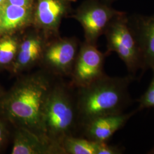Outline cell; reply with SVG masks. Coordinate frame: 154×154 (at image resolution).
Listing matches in <instances>:
<instances>
[{
	"label": "cell",
	"mask_w": 154,
	"mask_h": 154,
	"mask_svg": "<svg viewBox=\"0 0 154 154\" xmlns=\"http://www.w3.org/2000/svg\"><path fill=\"white\" fill-rule=\"evenodd\" d=\"M16 129L11 154H64L61 149L33 132L23 128Z\"/></svg>",
	"instance_id": "30bf717a"
},
{
	"label": "cell",
	"mask_w": 154,
	"mask_h": 154,
	"mask_svg": "<svg viewBox=\"0 0 154 154\" xmlns=\"http://www.w3.org/2000/svg\"><path fill=\"white\" fill-rule=\"evenodd\" d=\"M0 31L9 32L20 28L25 23L28 17V7L8 4L1 7Z\"/></svg>",
	"instance_id": "7c38bea8"
},
{
	"label": "cell",
	"mask_w": 154,
	"mask_h": 154,
	"mask_svg": "<svg viewBox=\"0 0 154 154\" xmlns=\"http://www.w3.org/2000/svg\"><path fill=\"white\" fill-rule=\"evenodd\" d=\"M134 78L104 75L88 86L78 88L76 100L78 121L85 126L104 116L123 113L131 99L128 87Z\"/></svg>",
	"instance_id": "7a4b0ae2"
},
{
	"label": "cell",
	"mask_w": 154,
	"mask_h": 154,
	"mask_svg": "<svg viewBox=\"0 0 154 154\" xmlns=\"http://www.w3.org/2000/svg\"><path fill=\"white\" fill-rule=\"evenodd\" d=\"M107 52L114 51L123 61L129 75L135 78L140 70H145L142 55L125 13L117 17L106 29Z\"/></svg>",
	"instance_id": "277c9868"
},
{
	"label": "cell",
	"mask_w": 154,
	"mask_h": 154,
	"mask_svg": "<svg viewBox=\"0 0 154 154\" xmlns=\"http://www.w3.org/2000/svg\"><path fill=\"white\" fill-rule=\"evenodd\" d=\"M150 153H151V154H154V149H153V150H152V151H151Z\"/></svg>",
	"instance_id": "7402d4cb"
},
{
	"label": "cell",
	"mask_w": 154,
	"mask_h": 154,
	"mask_svg": "<svg viewBox=\"0 0 154 154\" xmlns=\"http://www.w3.org/2000/svg\"><path fill=\"white\" fill-rule=\"evenodd\" d=\"M137 111L97 118L83 127L85 136L96 142H106L126 125Z\"/></svg>",
	"instance_id": "ba28073f"
},
{
	"label": "cell",
	"mask_w": 154,
	"mask_h": 154,
	"mask_svg": "<svg viewBox=\"0 0 154 154\" xmlns=\"http://www.w3.org/2000/svg\"><path fill=\"white\" fill-rule=\"evenodd\" d=\"M104 61L105 55L95 45L87 43L83 46L72 70L74 84L84 87L103 77Z\"/></svg>",
	"instance_id": "5b68a950"
},
{
	"label": "cell",
	"mask_w": 154,
	"mask_h": 154,
	"mask_svg": "<svg viewBox=\"0 0 154 154\" xmlns=\"http://www.w3.org/2000/svg\"><path fill=\"white\" fill-rule=\"evenodd\" d=\"M7 130L4 125L0 121V149L5 144L7 138Z\"/></svg>",
	"instance_id": "ac0fdd59"
},
{
	"label": "cell",
	"mask_w": 154,
	"mask_h": 154,
	"mask_svg": "<svg viewBox=\"0 0 154 154\" xmlns=\"http://www.w3.org/2000/svg\"><path fill=\"white\" fill-rule=\"evenodd\" d=\"M16 59L11 65L14 73H20L35 65L42 55L41 41L37 38L25 39L20 46Z\"/></svg>",
	"instance_id": "8fae6325"
},
{
	"label": "cell",
	"mask_w": 154,
	"mask_h": 154,
	"mask_svg": "<svg viewBox=\"0 0 154 154\" xmlns=\"http://www.w3.org/2000/svg\"><path fill=\"white\" fill-rule=\"evenodd\" d=\"M53 86L44 72L22 77L0 99L1 112L16 128L26 130L49 141L43 121L45 104Z\"/></svg>",
	"instance_id": "6da1fadb"
},
{
	"label": "cell",
	"mask_w": 154,
	"mask_h": 154,
	"mask_svg": "<svg viewBox=\"0 0 154 154\" xmlns=\"http://www.w3.org/2000/svg\"><path fill=\"white\" fill-rule=\"evenodd\" d=\"M77 121L76 102L64 86H53L45 107L43 125L46 139L64 152L62 143L72 136Z\"/></svg>",
	"instance_id": "3957f363"
},
{
	"label": "cell",
	"mask_w": 154,
	"mask_h": 154,
	"mask_svg": "<svg viewBox=\"0 0 154 154\" xmlns=\"http://www.w3.org/2000/svg\"><path fill=\"white\" fill-rule=\"evenodd\" d=\"M63 10V5L59 0H40L37 12L39 21L45 26H54Z\"/></svg>",
	"instance_id": "4fadbf2b"
},
{
	"label": "cell",
	"mask_w": 154,
	"mask_h": 154,
	"mask_svg": "<svg viewBox=\"0 0 154 154\" xmlns=\"http://www.w3.org/2000/svg\"><path fill=\"white\" fill-rule=\"evenodd\" d=\"M1 15H2V10H1V7H0V26H1Z\"/></svg>",
	"instance_id": "ffe728a7"
},
{
	"label": "cell",
	"mask_w": 154,
	"mask_h": 154,
	"mask_svg": "<svg viewBox=\"0 0 154 154\" xmlns=\"http://www.w3.org/2000/svg\"><path fill=\"white\" fill-rule=\"evenodd\" d=\"M98 142L88 139L78 138L70 136L62 143L65 154H97Z\"/></svg>",
	"instance_id": "5bb4252c"
},
{
	"label": "cell",
	"mask_w": 154,
	"mask_h": 154,
	"mask_svg": "<svg viewBox=\"0 0 154 154\" xmlns=\"http://www.w3.org/2000/svg\"><path fill=\"white\" fill-rule=\"evenodd\" d=\"M138 101L139 103L138 110L154 107V71L153 77L149 88L138 99Z\"/></svg>",
	"instance_id": "2e32d148"
},
{
	"label": "cell",
	"mask_w": 154,
	"mask_h": 154,
	"mask_svg": "<svg viewBox=\"0 0 154 154\" xmlns=\"http://www.w3.org/2000/svg\"><path fill=\"white\" fill-rule=\"evenodd\" d=\"M77 47L69 41H62L52 45L44 55L45 65L59 74L72 72L76 60Z\"/></svg>",
	"instance_id": "9c48e42d"
},
{
	"label": "cell",
	"mask_w": 154,
	"mask_h": 154,
	"mask_svg": "<svg viewBox=\"0 0 154 154\" xmlns=\"http://www.w3.org/2000/svg\"><path fill=\"white\" fill-rule=\"evenodd\" d=\"M8 3L14 5L28 7L32 0H8Z\"/></svg>",
	"instance_id": "d6986e66"
},
{
	"label": "cell",
	"mask_w": 154,
	"mask_h": 154,
	"mask_svg": "<svg viewBox=\"0 0 154 154\" xmlns=\"http://www.w3.org/2000/svg\"><path fill=\"white\" fill-rule=\"evenodd\" d=\"M128 23L137 41L145 70L154 71V14L128 17Z\"/></svg>",
	"instance_id": "52a82bcc"
},
{
	"label": "cell",
	"mask_w": 154,
	"mask_h": 154,
	"mask_svg": "<svg viewBox=\"0 0 154 154\" xmlns=\"http://www.w3.org/2000/svg\"><path fill=\"white\" fill-rule=\"evenodd\" d=\"M16 40L6 36L0 39V67L12 65L18 52Z\"/></svg>",
	"instance_id": "9a60e30c"
},
{
	"label": "cell",
	"mask_w": 154,
	"mask_h": 154,
	"mask_svg": "<svg viewBox=\"0 0 154 154\" xmlns=\"http://www.w3.org/2000/svg\"><path fill=\"white\" fill-rule=\"evenodd\" d=\"M5 1L6 0H0V5L3 4Z\"/></svg>",
	"instance_id": "44dd1931"
},
{
	"label": "cell",
	"mask_w": 154,
	"mask_h": 154,
	"mask_svg": "<svg viewBox=\"0 0 154 154\" xmlns=\"http://www.w3.org/2000/svg\"><path fill=\"white\" fill-rule=\"evenodd\" d=\"M123 153L121 149L111 146L106 142H98L97 154H120Z\"/></svg>",
	"instance_id": "e0dca14e"
},
{
	"label": "cell",
	"mask_w": 154,
	"mask_h": 154,
	"mask_svg": "<svg viewBox=\"0 0 154 154\" xmlns=\"http://www.w3.org/2000/svg\"><path fill=\"white\" fill-rule=\"evenodd\" d=\"M125 13L98 5H92L85 9L78 19L85 30L88 43L95 45L97 39L106 30L112 21Z\"/></svg>",
	"instance_id": "8992f818"
}]
</instances>
